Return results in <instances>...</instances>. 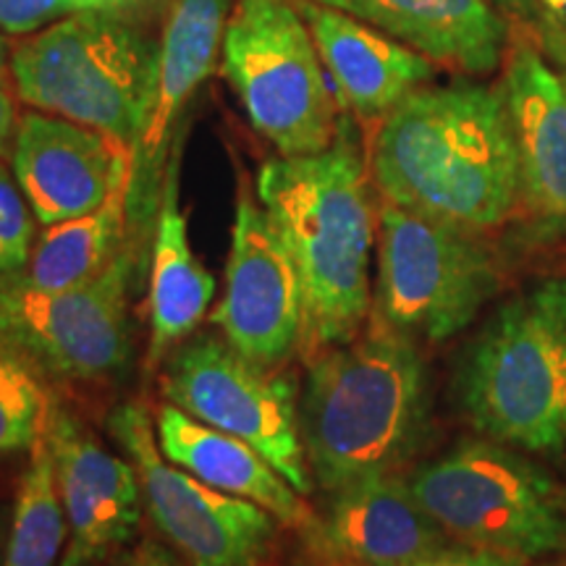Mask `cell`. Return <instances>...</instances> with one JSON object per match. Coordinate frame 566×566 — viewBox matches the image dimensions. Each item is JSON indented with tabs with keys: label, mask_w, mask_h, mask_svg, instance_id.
Returning a JSON list of instances; mask_svg holds the SVG:
<instances>
[{
	"label": "cell",
	"mask_w": 566,
	"mask_h": 566,
	"mask_svg": "<svg viewBox=\"0 0 566 566\" xmlns=\"http://www.w3.org/2000/svg\"><path fill=\"white\" fill-rule=\"evenodd\" d=\"M158 48L124 17L80 11L11 45L9 69L21 103L132 150L150 105Z\"/></svg>",
	"instance_id": "5"
},
{
	"label": "cell",
	"mask_w": 566,
	"mask_h": 566,
	"mask_svg": "<svg viewBox=\"0 0 566 566\" xmlns=\"http://www.w3.org/2000/svg\"><path fill=\"white\" fill-rule=\"evenodd\" d=\"M541 3L546 6V13L566 24V0H541Z\"/></svg>",
	"instance_id": "33"
},
{
	"label": "cell",
	"mask_w": 566,
	"mask_h": 566,
	"mask_svg": "<svg viewBox=\"0 0 566 566\" xmlns=\"http://www.w3.org/2000/svg\"><path fill=\"white\" fill-rule=\"evenodd\" d=\"M145 258L126 242L90 283L45 292L30 283L0 292V349L17 354L40 375L103 380L132 357L129 294Z\"/></svg>",
	"instance_id": "10"
},
{
	"label": "cell",
	"mask_w": 566,
	"mask_h": 566,
	"mask_svg": "<svg viewBox=\"0 0 566 566\" xmlns=\"http://www.w3.org/2000/svg\"><path fill=\"white\" fill-rule=\"evenodd\" d=\"M221 336L250 363L283 370L302 354V283L258 195L239 181L223 300L212 310Z\"/></svg>",
	"instance_id": "13"
},
{
	"label": "cell",
	"mask_w": 566,
	"mask_h": 566,
	"mask_svg": "<svg viewBox=\"0 0 566 566\" xmlns=\"http://www.w3.org/2000/svg\"><path fill=\"white\" fill-rule=\"evenodd\" d=\"M373 176L349 118L328 150L265 160L254 195L302 283L300 357L349 344L373 310L370 263L378 244Z\"/></svg>",
	"instance_id": "2"
},
{
	"label": "cell",
	"mask_w": 566,
	"mask_h": 566,
	"mask_svg": "<svg viewBox=\"0 0 566 566\" xmlns=\"http://www.w3.org/2000/svg\"><path fill=\"white\" fill-rule=\"evenodd\" d=\"M504 286L480 231L380 200L370 321L417 344L462 334Z\"/></svg>",
	"instance_id": "6"
},
{
	"label": "cell",
	"mask_w": 566,
	"mask_h": 566,
	"mask_svg": "<svg viewBox=\"0 0 566 566\" xmlns=\"http://www.w3.org/2000/svg\"><path fill=\"white\" fill-rule=\"evenodd\" d=\"M525 566H566V546L548 551V554L533 558V562H527Z\"/></svg>",
	"instance_id": "32"
},
{
	"label": "cell",
	"mask_w": 566,
	"mask_h": 566,
	"mask_svg": "<svg viewBox=\"0 0 566 566\" xmlns=\"http://www.w3.org/2000/svg\"><path fill=\"white\" fill-rule=\"evenodd\" d=\"M74 13L71 0H0V32L30 38Z\"/></svg>",
	"instance_id": "26"
},
{
	"label": "cell",
	"mask_w": 566,
	"mask_h": 566,
	"mask_svg": "<svg viewBox=\"0 0 566 566\" xmlns=\"http://www.w3.org/2000/svg\"><path fill=\"white\" fill-rule=\"evenodd\" d=\"M338 101L363 124L378 126L409 92L433 80V63L352 13L296 0Z\"/></svg>",
	"instance_id": "18"
},
{
	"label": "cell",
	"mask_w": 566,
	"mask_h": 566,
	"mask_svg": "<svg viewBox=\"0 0 566 566\" xmlns=\"http://www.w3.org/2000/svg\"><path fill=\"white\" fill-rule=\"evenodd\" d=\"M370 176L380 200L472 231L520 208V160L501 87L422 84L375 126Z\"/></svg>",
	"instance_id": "1"
},
{
	"label": "cell",
	"mask_w": 566,
	"mask_h": 566,
	"mask_svg": "<svg viewBox=\"0 0 566 566\" xmlns=\"http://www.w3.org/2000/svg\"><path fill=\"white\" fill-rule=\"evenodd\" d=\"M69 543L48 433L30 449L0 566H61Z\"/></svg>",
	"instance_id": "23"
},
{
	"label": "cell",
	"mask_w": 566,
	"mask_h": 566,
	"mask_svg": "<svg viewBox=\"0 0 566 566\" xmlns=\"http://www.w3.org/2000/svg\"><path fill=\"white\" fill-rule=\"evenodd\" d=\"M9 61H11V45L9 40H6V34L0 32V69H9Z\"/></svg>",
	"instance_id": "34"
},
{
	"label": "cell",
	"mask_w": 566,
	"mask_h": 566,
	"mask_svg": "<svg viewBox=\"0 0 566 566\" xmlns=\"http://www.w3.org/2000/svg\"><path fill=\"white\" fill-rule=\"evenodd\" d=\"M407 566H525L514 558L491 554V551H480L472 546H462V543H449L436 554L420 558Z\"/></svg>",
	"instance_id": "27"
},
{
	"label": "cell",
	"mask_w": 566,
	"mask_h": 566,
	"mask_svg": "<svg viewBox=\"0 0 566 566\" xmlns=\"http://www.w3.org/2000/svg\"><path fill=\"white\" fill-rule=\"evenodd\" d=\"M126 195L129 179L118 184L108 200L87 216L45 226L34 242L24 283L45 292H61L97 279L129 242Z\"/></svg>",
	"instance_id": "22"
},
{
	"label": "cell",
	"mask_w": 566,
	"mask_h": 566,
	"mask_svg": "<svg viewBox=\"0 0 566 566\" xmlns=\"http://www.w3.org/2000/svg\"><path fill=\"white\" fill-rule=\"evenodd\" d=\"M160 0H71L74 13L90 11V13H111V17H126V13H137L142 9L158 6Z\"/></svg>",
	"instance_id": "31"
},
{
	"label": "cell",
	"mask_w": 566,
	"mask_h": 566,
	"mask_svg": "<svg viewBox=\"0 0 566 566\" xmlns=\"http://www.w3.org/2000/svg\"><path fill=\"white\" fill-rule=\"evenodd\" d=\"M221 74L279 155H315L336 142L344 105L296 0H233Z\"/></svg>",
	"instance_id": "7"
},
{
	"label": "cell",
	"mask_w": 566,
	"mask_h": 566,
	"mask_svg": "<svg viewBox=\"0 0 566 566\" xmlns=\"http://www.w3.org/2000/svg\"><path fill=\"white\" fill-rule=\"evenodd\" d=\"M34 212L0 158V292L27 279L34 252Z\"/></svg>",
	"instance_id": "25"
},
{
	"label": "cell",
	"mask_w": 566,
	"mask_h": 566,
	"mask_svg": "<svg viewBox=\"0 0 566 566\" xmlns=\"http://www.w3.org/2000/svg\"><path fill=\"white\" fill-rule=\"evenodd\" d=\"M525 451L470 438L409 475L417 501L454 543L527 564L566 546L564 495Z\"/></svg>",
	"instance_id": "8"
},
{
	"label": "cell",
	"mask_w": 566,
	"mask_h": 566,
	"mask_svg": "<svg viewBox=\"0 0 566 566\" xmlns=\"http://www.w3.org/2000/svg\"><path fill=\"white\" fill-rule=\"evenodd\" d=\"M537 24V38H541L543 53L551 66L556 69L558 80L566 87V24L551 17V13H543V17L535 19Z\"/></svg>",
	"instance_id": "29"
},
{
	"label": "cell",
	"mask_w": 566,
	"mask_h": 566,
	"mask_svg": "<svg viewBox=\"0 0 566 566\" xmlns=\"http://www.w3.org/2000/svg\"><path fill=\"white\" fill-rule=\"evenodd\" d=\"M111 566H189L184 556L168 543L155 541V537H145L139 546L126 551L122 558H116Z\"/></svg>",
	"instance_id": "28"
},
{
	"label": "cell",
	"mask_w": 566,
	"mask_h": 566,
	"mask_svg": "<svg viewBox=\"0 0 566 566\" xmlns=\"http://www.w3.org/2000/svg\"><path fill=\"white\" fill-rule=\"evenodd\" d=\"M168 405L258 449L302 495L315 491L300 428V384L289 367L250 363L221 336H189L160 373Z\"/></svg>",
	"instance_id": "9"
},
{
	"label": "cell",
	"mask_w": 566,
	"mask_h": 566,
	"mask_svg": "<svg viewBox=\"0 0 566 566\" xmlns=\"http://www.w3.org/2000/svg\"><path fill=\"white\" fill-rule=\"evenodd\" d=\"M342 566H354V564H342Z\"/></svg>",
	"instance_id": "36"
},
{
	"label": "cell",
	"mask_w": 566,
	"mask_h": 566,
	"mask_svg": "<svg viewBox=\"0 0 566 566\" xmlns=\"http://www.w3.org/2000/svg\"><path fill=\"white\" fill-rule=\"evenodd\" d=\"M150 342L147 367H160L181 342L195 336L208 315L216 279L189 242V223L181 208V145L176 142L163 181L158 221L150 247Z\"/></svg>",
	"instance_id": "21"
},
{
	"label": "cell",
	"mask_w": 566,
	"mask_h": 566,
	"mask_svg": "<svg viewBox=\"0 0 566 566\" xmlns=\"http://www.w3.org/2000/svg\"><path fill=\"white\" fill-rule=\"evenodd\" d=\"M48 443L69 525L61 566L103 562L137 535L145 512L137 467L103 446L61 407H53Z\"/></svg>",
	"instance_id": "15"
},
{
	"label": "cell",
	"mask_w": 566,
	"mask_h": 566,
	"mask_svg": "<svg viewBox=\"0 0 566 566\" xmlns=\"http://www.w3.org/2000/svg\"><path fill=\"white\" fill-rule=\"evenodd\" d=\"M391 34L430 63L483 76L501 66L506 21L491 0H315Z\"/></svg>",
	"instance_id": "20"
},
{
	"label": "cell",
	"mask_w": 566,
	"mask_h": 566,
	"mask_svg": "<svg viewBox=\"0 0 566 566\" xmlns=\"http://www.w3.org/2000/svg\"><path fill=\"white\" fill-rule=\"evenodd\" d=\"M17 87H13L11 69H0V158L11 153L13 134H17L19 113H17Z\"/></svg>",
	"instance_id": "30"
},
{
	"label": "cell",
	"mask_w": 566,
	"mask_h": 566,
	"mask_svg": "<svg viewBox=\"0 0 566 566\" xmlns=\"http://www.w3.org/2000/svg\"><path fill=\"white\" fill-rule=\"evenodd\" d=\"M53 407L42 375L17 354L0 349V454L30 451L48 433Z\"/></svg>",
	"instance_id": "24"
},
{
	"label": "cell",
	"mask_w": 566,
	"mask_h": 566,
	"mask_svg": "<svg viewBox=\"0 0 566 566\" xmlns=\"http://www.w3.org/2000/svg\"><path fill=\"white\" fill-rule=\"evenodd\" d=\"M108 430L137 467L145 512L168 546L189 566H268L279 530L271 512L189 475L163 457L155 420L139 401H126L108 417Z\"/></svg>",
	"instance_id": "11"
},
{
	"label": "cell",
	"mask_w": 566,
	"mask_h": 566,
	"mask_svg": "<svg viewBox=\"0 0 566 566\" xmlns=\"http://www.w3.org/2000/svg\"><path fill=\"white\" fill-rule=\"evenodd\" d=\"M155 433L171 464L216 491L263 506L283 527L315 535L317 516L304 495L250 443L195 420L168 401L155 415Z\"/></svg>",
	"instance_id": "19"
},
{
	"label": "cell",
	"mask_w": 566,
	"mask_h": 566,
	"mask_svg": "<svg viewBox=\"0 0 566 566\" xmlns=\"http://www.w3.org/2000/svg\"><path fill=\"white\" fill-rule=\"evenodd\" d=\"M457 405L478 436L535 457L566 446V275L509 296L467 346Z\"/></svg>",
	"instance_id": "4"
},
{
	"label": "cell",
	"mask_w": 566,
	"mask_h": 566,
	"mask_svg": "<svg viewBox=\"0 0 566 566\" xmlns=\"http://www.w3.org/2000/svg\"><path fill=\"white\" fill-rule=\"evenodd\" d=\"M315 537L354 566H407L449 546V535L424 512L405 472L357 480L328 493Z\"/></svg>",
	"instance_id": "17"
},
{
	"label": "cell",
	"mask_w": 566,
	"mask_h": 566,
	"mask_svg": "<svg viewBox=\"0 0 566 566\" xmlns=\"http://www.w3.org/2000/svg\"><path fill=\"white\" fill-rule=\"evenodd\" d=\"M11 171L40 226L82 218L132 176V150L92 126L30 108L11 142Z\"/></svg>",
	"instance_id": "14"
},
{
	"label": "cell",
	"mask_w": 566,
	"mask_h": 566,
	"mask_svg": "<svg viewBox=\"0 0 566 566\" xmlns=\"http://www.w3.org/2000/svg\"><path fill=\"white\" fill-rule=\"evenodd\" d=\"M509 116L520 160V205L537 239L566 237V87L530 40L504 63Z\"/></svg>",
	"instance_id": "16"
},
{
	"label": "cell",
	"mask_w": 566,
	"mask_h": 566,
	"mask_svg": "<svg viewBox=\"0 0 566 566\" xmlns=\"http://www.w3.org/2000/svg\"><path fill=\"white\" fill-rule=\"evenodd\" d=\"M233 0H171L158 48L153 95L145 124L132 147V176L126 212L129 242L142 258H150L153 231L158 221L163 181L179 126L195 92L202 87L221 59L223 32Z\"/></svg>",
	"instance_id": "12"
},
{
	"label": "cell",
	"mask_w": 566,
	"mask_h": 566,
	"mask_svg": "<svg viewBox=\"0 0 566 566\" xmlns=\"http://www.w3.org/2000/svg\"><path fill=\"white\" fill-rule=\"evenodd\" d=\"M499 3H504L506 9H512V11H525V13H530V3H527V0H499Z\"/></svg>",
	"instance_id": "35"
},
{
	"label": "cell",
	"mask_w": 566,
	"mask_h": 566,
	"mask_svg": "<svg viewBox=\"0 0 566 566\" xmlns=\"http://www.w3.org/2000/svg\"><path fill=\"white\" fill-rule=\"evenodd\" d=\"M300 391L304 457L315 488L405 472L430 433V375L420 344L367 321L354 342L307 359Z\"/></svg>",
	"instance_id": "3"
}]
</instances>
